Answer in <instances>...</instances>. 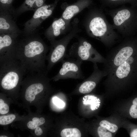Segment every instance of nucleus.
<instances>
[{"mask_svg":"<svg viewBox=\"0 0 137 137\" xmlns=\"http://www.w3.org/2000/svg\"><path fill=\"white\" fill-rule=\"evenodd\" d=\"M48 48L40 38L32 36L18 41L14 56L31 74L47 70L45 63Z\"/></svg>","mask_w":137,"mask_h":137,"instance_id":"obj_1","label":"nucleus"},{"mask_svg":"<svg viewBox=\"0 0 137 137\" xmlns=\"http://www.w3.org/2000/svg\"><path fill=\"white\" fill-rule=\"evenodd\" d=\"M86 26L90 37L99 40L107 47H111L119 40L118 35L108 21L102 9H91Z\"/></svg>","mask_w":137,"mask_h":137,"instance_id":"obj_2","label":"nucleus"},{"mask_svg":"<svg viewBox=\"0 0 137 137\" xmlns=\"http://www.w3.org/2000/svg\"><path fill=\"white\" fill-rule=\"evenodd\" d=\"M106 12L112 18L114 29L123 38L132 37L137 33V7L123 5Z\"/></svg>","mask_w":137,"mask_h":137,"instance_id":"obj_3","label":"nucleus"},{"mask_svg":"<svg viewBox=\"0 0 137 137\" xmlns=\"http://www.w3.org/2000/svg\"><path fill=\"white\" fill-rule=\"evenodd\" d=\"M26 72L24 67L15 56L0 60L1 87L7 90L15 88Z\"/></svg>","mask_w":137,"mask_h":137,"instance_id":"obj_4","label":"nucleus"},{"mask_svg":"<svg viewBox=\"0 0 137 137\" xmlns=\"http://www.w3.org/2000/svg\"><path fill=\"white\" fill-rule=\"evenodd\" d=\"M78 20L76 19L72 23V29L66 36L59 40L51 42L50 51L46 56L48 61L47 71L48 72L56 63L61 62L66 57L67 47L71 40L80 31L78 27Z\"/></svg>","mask_w":137,"mask_h":137,"instance_id":"obj_5","label":"nucleus"},{"mask_svg":"<svg viewBox=\"0 0 137 137\" xmlns=\"http://www.w3.org/2000/svg\"><path fill=\"white\" fill-rule=\"evenodd\" d=\"M83 61H89L94 63H104L106 59L102 56L92 45L85 39L80 38L78 42L74 43L67 57Z\"/></svg>","mask_w":137,"mask_h":137,"instance_id":"obj_6","label":"nucleus"},{"mask_svg":"<svg viewBox=\"0 0 137 137\" xmlns=\"http://www.w3.org/2000/svg\"><path fill=\"white\" fill-rule=\"evenodd\" d=\"M59 0H55L50 4H45L35 10L31 18L25 23L24 32L28 36H31L41 23L52 15Z\"/></svg>","mask_w":137,"mask_h":137,"instance_id":"obj_7","label":"nucleus"},{"mask_svg":"<svg viewBox=\"0 0 137 137\" xmlns=\"http://www.w3.org/2000/svg\"><path fill=\"white\" fill-rule=\"evenodd\" d=\"M61 62V67L58 73L52 79L55 81L65 78H82L83 74L81 69L82 61L75 59L67 58Z\"/></svg>","mask_w":137,"mask_h":137,"instance_id":"obj_8","label":"nucleus"},{"mask_svg":"<svg viewBox=\"0 0 137 137\" xmlns=\"http://www.w3.org/2000/svg\"><path fill=\"white\" fill-rule=\"evenodd\" d=\"M18 36V34L8 33H0V60L15 56Z\"/></svg>","mask_w":137,"mask_h":137,"instance_id":"obj_9","label":"nucleus"},{"mask_svg":"<svg viewBox=\"0 0 137 137\" xmlns=\"http://www.w3.org/2000/svg\"><path fill=\"white\" fill-rule=\"evenodd\" d=\"M94 0H78L72 4H63L65 6L61 17L65 20L70 22L74 16L85 8L89 7L93 3Z\"/></svg>","mask_w":137,"mask_h":137,"instance_id":"obj_10","label":"nucleus"},{"mask_svg":"<svg viewBox=\"0 0 137 137\" xmlns=\"http://www.w3.org/2000/svg\"><path fill=\"white\" fill-rule=\"evenodd\" d=\"M70 22L61 17L55 20L45 31L46 37L50 42L54 40L56 37L64 33L67 29Z\"/></svg>","mask_w":137,"mask_h":137,"instance_id":"obj_11","label":"nucleus"},{"mask_svg":"<svg viewBox=\"0 0 137 137\" xmlns=\"http://www.w3.org/2000/svg\"><path fill=\"white\" fill-rule=\"evenodd\" d=\"M13 10H1L0 33H5L18 34L15 21L12 13Z\"/></svg>","mask_w":137,"mask_h":137,"instance_id":"obj_12","label":"nucleus"},{"mask_svg":"<svg viewBox=\"0 0 137 137\" xmlns=\"http://www.w3.org/2000/svg\"><path fill=\"white\" fill-rule=\"evenodd\" d=\"M93 71L89 79L83 82L79 87L78 90L80 93L84 94L91 92L95 88L96 83L93 80L102 71L99 70L96 63H94Z\"/></svg>","mask_w":137,"mask_h":137,"instance_id":"obj_13","label":"nucleus"},{"mask_svg":"<svg viewBox=\"0 0 137 137\" xmlns=\"http://www.w3.org/2000/svg\"><path fill=\"white\" fill-rule=\"evenodd\" d=\"M46 0H25L17 9L19 13L27 10H36L43 6Z\"/></svg>","mask_w":137,"mask_h":137,"instance_id":"obj_14","label":"nucleus"},{"mask_svg":"<svg viewBox=\"0 0 137 137\" xmlns=\"http://www.w3.org/2000/svg\"><path fill=\"white\" fill-rule=\"evenodd\" d=\"M103 7L113 8L129 3L131 6L137 7V0H99Z\"/></svg>","mask_w":137,"mask_h":137,"instance_id":"obj_15","label":"nucleus"},{"mask_svg":"<svg viewBox=\"0 0 137 137\" xmlns=\"http://www.w3.org/2000/svg\"><path fill=\"white\" fill-rule=\"evenodd\" d=\"M62 137H80L81 133L76 128H65L62 130L60 133Z\"/></svg>","mask_w":137,"mask_h":137,"instance_id":"obj_16","label":"nucleus"},{"mask_svg":"<svg viewBox=\"0 0 137 137\" xmlns=\"http://www.w3.org/2000/svg\"><path fill=\"white\" fill-rule=\"evenodd\" d=\"M99 125L112 133L116 132L118 129V127L116 125L106 120L101 121L99 123Z\"/></svg>","mask_w":137,"mask_h":137,"instance_id":"obj_17","label":"nucleus"},{"mask_svg":"<svg viewBox=\"0 0 137 137\" xmlns=\"http://www.w3.org/2000/svg\"><path fill=\"white\" fill-rule=\"evenodd\" d=\"M15 118V115L11 114L0 116V124L6 125L12 123Z\"/></svg>","mask_w":137,"mask_h":137,"instance_id":"obj_18","label":"nucleus"},{"mask_svg":"<svg viewBox=\"0 0 137 137\" xmlns=\"http://www.w3.org/2000/svg\"><path fill=\"white\" fill-rule=\"evenodd\" d=\"M14 0H0L1 10H10L13 9L12 4Z\"/></svg>","mask_w":137,"mask_h":137,"instance_id":"obj_19","label":"nucleus"},{"mask_svg":"<svg viewBox=\"0 0 137 137\" xmlns=\"http://www.w3.org/2000/svg\"><path fill=\"white\" fill-rule=\"evenodd\" d=\"M132 104L129 110V114L132 117L137 118V98L133 100Z\"/></svg>","mask_w":137,"mask_h":137,"instance_id":"obj_20","label":"nucleus"},{"mask_svg":"<svg viewBox=\"0 0 137 137\" xmlns=\"http://www.w3.org/2000/svg\"><path fill=\"white\" fill-rule=\"evenodd\" d=\"M107 130L105 128L101 126L99 127L97 129V132L100 137H111L112 134L107 131Z\"/></svg>","mask_w":137,"mask_h":137,"instance_id":"obj_21","label":"nucleus"},{"mask_svg":"<svg viewBox=\"0 0 137 137\" xmlns=\"http://www.w3.org/2000/svg\"><path fill=\"white\" fill-rule=\"evenodd\" d=\"M9 108L8 105L4 103V101L0 99V113L3 114H6L9 111Z\"/></svg>","mask_w":137,"mask_h":137,"instance_id":"obj_22","label":"nucleus"},{"mask_svg":"<svg viewBox=\"0 0 137 137\" xmlns=\"http://www.w3.org/2000/svg\"><path fill=\"white\" fill-rule=\"evenodd\" d=\"M53 101L54 104L57 106L62 108L64 106L65 104L63 101L56 97H54Z\"/></svg>","mask_w":137,"mask_h":137,"instance_id":"obj_23","label":"nucleus"},{"mask_svg":"<svg viewBox=\"0 0 137 137\" xmlns=\"http://www.w3.org/2000/svg\"><path fill=\"white\" fill-rule=\"evenodd\" d=\"M32 121L35 122L38 126L43 124L45 122V119L43 117L40 118L38 117H34L32 118Z\"/></svg>","mask_w":137,"mask_h":137,"instance_id":"obj_24","label":"nucleus"},{"mask_svg":"<svg viewBox=\"0 0 137 137\" xmlns=\"http://www.w3.org/2000/svg\"><path fill=\"white\" fill-rule=\"evenodd\" d=\"M28 127L30 129H33L38 127L36 123L32 121L29 122L27 124Z\"/></svg>","mask_w":137,"mask_h":137,"instance_id":"obj_25","label":"nucleus"},{"mask_svg":"<svg viewBox=\"0 0 137 137\" xmlns=\"http://www.w3.org/2000/svg\"><path fill=\"white\" fill-rule=\"evenodd\" d=\"M35 133L37 135H40L42 134L43 131L38 126L36 128L35 130Z\"/></svg>","mask_w":137,"mask_h":137,"instance_id":"obj_26","label":"nucleus"},{"mask_svg":"<svg viewBox=\"0 0 137 137\" xmlns=\"http://www.w3.org/2000/svg\"><path fill=\"white\" fill-rule=\"evenodd\" d=\"M130 136L131 137H137V128L133 130L131 132Z\"/></svg>","mask_w":137,"mask_h":137,"instance_id":"obj_27","label":"nucleus"},{"mask_svg":"<svg viewBox=\"0 0 137 137\" xmlns=\"http://www.w3.org/2000/svg\"><path fill=\"white\" fill-rule=\"evenodd\" d=\"M0 137H7V136H1Z\"/></svg>","mask_w":137,"mask_h":137,"instance_id":"obj_28","label":"nucleus"}]
</instances>
